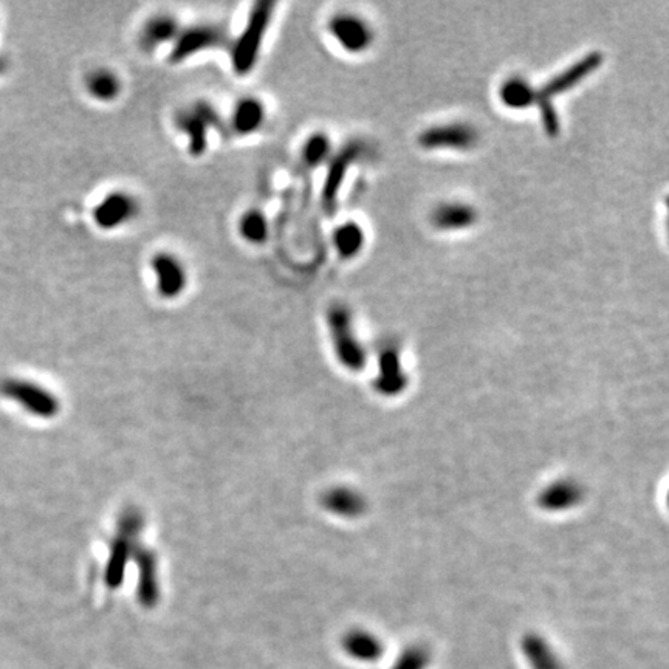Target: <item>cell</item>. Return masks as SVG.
Listing matches in <instances>:
<instances>
[{"label": "cell", "mask_w": 669, "mask_h": 669, "mask_svg": "<svg viewBox=\"0 0 669 669\" xmlns=\"http://www.w3.org/2000/svg\"><path fill=\"white\" fill-rule=\"evenodd\" d=\"M601 63H603V56L598 52L590 53L569 69H565L564 71L552 78L548 84L542 86V88L536 90L535 103L539 105L544 129L548 130V135L555 137L559 134L558 115L552 105L553 96L565 94L567 90L575 88L576 84L584 81L590 73H594L598 69Z\"/></svg>", "instance_id": "6da1fadb"}, {"label": "cell", "mask_w": 669, "mask_h": 669, "mask_svg": "<svg viewBox=\"0 0 669 669\" xmlns=\"http://www.w3.org/2000/svg\"><path fill=\"white\" fill-rule=\"evenodd\" d=\"M273 13L274 4L272 2H259L253 6L244 31L231 48V64L238 75H248L256 67Z\"/></svg>", "instance_id": "7a4b0ae2"}, {"label": "cell", "mask_w": 669, "mask_h": 669, "mask_svg": "<svg viewBox=\"0 0 669 669\" xmlns=\"http://www.w3.org/2000/svg\"><path fill=\"white\" fill-rule=\"evenodd\" d=\"M327 324L338 361L352 372L361 371L366 364V350L356 338L349 310L333 305L327 314Z\"/></svg>", "instance_id": "3957f363"}, {"label": "cell", "mask_w": 669, "mask_h": 669, "mask_svg": "<svg viewBox=\"0 0 669 669\" xmlns=\"http://www.w3.org/2000/svg\"><path fill=\"white\" fill-rule=\"evenodd\" d=\"M175 122L177 128L188 137L189 152L194 157H200L208 147L210 129L217 128L221 120L217 117V112L213 109V105L205 101H198L191 107L181 111L175 118Z\"/></svg>", "instance_id": "277c9868"}, {"label": "cell", "mask_w": 669, "mask_h": 669, "mask_svg": "<svg viewBox=\"0 0 669 669\" xmlns=\"http://www.w3.org/2000/svg\"><path fill=\"white\" fill-rule=\"evenodd\" d=\"M227 44V31L219 25H194L189 29H180V33L175 38L169 59L172 64H180L197 53L225 47Z\"/></svg>", "instance_id": "5b68a950"}, {"label": "cell", "mask_w": 669, "mask_h": 669, "mask_svg": "<svg viewBox=\"0 0 669 669\" xmlns=\"http://www.w3.org/2000/svg\"><path fill=\"white\" fill-rule=\"evenodd\" d=\"M6 396L41 419H52L59 413V400L50 390L29 381H10L5 384Z\"/></svg>", "instance_id": "8992f818"}, {"label": "cell", "mask_w": 669, "mask_h": 669, "mask_svg": "<svg viewBox=\"0 0 669 669\" xmlns=\"http://www.w3.org/2000/svg\"><path fill=\"white\" fill-rule=\"evenodd\" d=\"M329 29L333 39L349 53H361L371 47L373 31L364 19L350 13L337 14L330 19Z\"/></svg>", "instance_id": "52a82bcc"}, {"label": "cell", "mask_w": 669, "mask_h": 669, "mask_svg": "<svg viewBox=\"0 0 669 669\" xmlns=\"http://www.w3.org/2000/svg\"><path fill=\"white\" fill-rule=\"evenodd\" d=\"M138 214V202L128 192L115 191L107 194L94 210L96 227L103 230H117L134 221Z\"/></svg>", "instance_id": "ba28073f"}, {"label": "cell", "mask_w": 669, "mask_h": 669, "mask_svg": "<svg viewBox=\"0 0 669 669\" xmlns=\"http://www.w3.org/2000/svg\"><path fill=\"white\" fill-rule=\"evenodd\" d=\"M152 272L157 290L164 299L180 297L188 286V272L179 257L171 253H157L152 257Z\"/></svg>", "instance_id": "9c48e42d"}, {"label": "cell", "mask_w": 669, "mask_h": 669, "mask_svg": "<svg viewBox=\"0 0 669 669\" xmlns=\"http://www.w3.org/2000/svg\"><path fill=\"white\" fill-rule=\"evenodd\" d=\"M478 141L474 129L466 124H447L431 128L420 135V146L425 149H470Z\"/></svg>", "instance_id": "30bf717a"}, {"label": "cell", "mask_w": 669, "mask_h": 669, "mask_svg": "<svg viewBox=\"0 0 669 669\" xmlns=\"http://www.w3.org/2000/svg\"><path fill=\"white\" fill-rule=\"evenodd\" d=\"M135 563L138 567V588L137 599L145 609H154L160 599L158 586V564L155 553L151 548L138 546L134 553Z\"/></svg>", "instance_id": "8fae6325"}, {"label": "cell", "mask_w": 669, "mask_h": 669, "mask_svg": "<svg viewBox=\"0 0 669 669\" xmlns=\"http://www.w3.org/2000/svg\"><path fill=\"white\" fill-rule=\"evenodd\" d=\"M137 539L117 533L111 544V553L105 564V581L107 588L115 590L121 586L130 559L137 550Z\"/></svg>", "instance_id": "7c38bea8"}, {"label": "cell", "mask_w": 669, "mask_h": 669, "mask_svg": "<svg viewBox=\"0 0 669 669\" xmlns=\"http://www.w3.org/2000/svg\"><path fill=\"white\" fill-rule=\"evenodd\" d=\"M321 506L339 518H358L366 512V499L349 487H333L321 498Z\"/></svg>", "instance_id": "4fadbf2b"}, {"label": "cell", "mask_w": 669, "mask_h": 669, "mask_svg": "<svg viewBox=\"0 0 669 669\" xmlns=\"http://www.w3.org/2000/svg\"><path fill=\"white\" fill-rule=\"evenodd\" d=\"M582 499V487L575 481H558L548 485L538 498V504L548 512H564L578 506Z\"/></svg>", "instance_id": "5bb4252c"}, {"label": "cell", "mask_w": 669, "mask_h": 669, "mask_svg": "<svg viewBox=\"0 0 669 669\" xmlns=\"http://www.w3.org/2000/svg\"><path fill=\"white\" fill-rule=\"evenodd\" d=\"M267 111L261 99L255 96L240 98L234 105L231 128L238 135H251L263 128Z\"/></svg>", "instance_id": "9a60e30c"}, {"label": "cell", "mask_w": 669, "mask_h": 669, "mask_svg": "<svg viewBox=\"0 0 669 669\" xmlns=\"http://www.w3.org/2000/svg\"><path fill=\"white\" fill-rule=\"evenodd\" d=\"M358 152H360V149L356 146L344 147L343 151L339 152L335 157L332 166L329 169L326 187H324V192H322V202H324V208L329 214H332L333 210H337L338 192L343 185L344 174L349 169L352 162L355 160Z\"/></svg>", "instance_id": "2e32d148"}, {"label": "cell", "mask_w": 669, "mask_h": 669, "mask_svg": "<svg viewBox=\"0 0 669 669\" xmlns=\"http://www.w3.org/2000/svg\"><path fill=\"white\" fill-rule=\"evenodd\" d=\"M375 388L384 396H394L406 388V375L400 364V355L396 349H386L380 355V373Z\"/></svg>", "instance_id": "e0dca14e"}, {"label": "cell", "mask_w": 669, "mask_h": 669, "mask_svg": "<svg viewBox=\"0 0 669 669\" xmlns=\"http://www.w3.org/2000/svg\"><path fill=\"white\" fill-rule=\"evenodd\" d=\"M180 33L177 19L169 14H160L149 19L141 31V46L146 50H154L168 42H174Z\"/></svg>", "instance_id": "ac0fdd59"}, {"label": "cell", "mask_w": 669, "mask_h": 669, "mask_svg": "<svg viewBox=\"0 0 669 669\" xmlns=\"http://www.w3.org/2000/svg\"><path fill=\"white\" fill-rule=\"evenodd\" d=\"M478 219L476 211L472 206L464 204H445L440 205L434 213H432V225L439 230H465V228L474 225Z\"/></svg>", "instance_id": "d6986e66"}, {"label": "cell", "mask_w": 669, "mask_h": 669, "mask_svg": "<svg viewBox=\"0 0 669 669\" xmlns=\"http://www.w3.org/2000/svg\"><path fill=\"white\" fill-rule=\"evenodd\" d=\"M343 648L347 656L361 662L377 660L383 652V646L379 639L371 632L360 631V629L350 631L344 635Z\"/></svg>", "instance_id": "ffe728a7"}, {"label": "cell", "mask_w": 669, "mask_h": 669, "mask_svg": "<svg viewBox=\"0 0 669 669\" xmlns=\"http://www.w3.org/2000/svg\"><path fill=\"white\" fill-rule=\"evenodd\" d=\"M86 88H88V95L96 101L111 103L121 94V79L113 71L98 69L88 73Z\"/></svg>", "instance_id": "44dd1931"}, {"label": "cell", "mask_w": 669, "mask_h": 669, "mask_svg": "<svg viewBox=\"0 0 669 669\" xmlns=\"http://www.w3.org/2000/svg\"><path fill=\"white\" fill-rule=\"evenodd\" d=\"M502 103L510 109H527L535 105L536 90L521 78H512L501 88Z\"/></svg>", "instance_id": "7402d4cb"}, {"label": "cell", "mask_w": 669, "mask_h": 669, "mask_svg": "<svg viewBox=\"0 0 669 669\" xmlns=\"http://www.w3.org/2000/svg\"><path fill=\"white\" fill-rule=\"evenodd\" d=\"M364 244V233L356 223L349 222L337 228L333 233V245L343 257H354L360 253Z\"/></svg>", "instance_id": "603a6c76"}, {"label": "cell", "mask_w": 669, "mask_h": 669, "mask_svg": "<svg viewBox=\"0 0 669 669\" xmlns=\"http://www.w3.org/2000/svg\"><path fill=\"white\" fill-rule=\"evenodd\" d=\"M239 233L247 242L253 245L263 244L268 239L270 227L263 211H247L239 222Z\"/></svg>", "instance_id": "cb8c5ba5"}, {"label": "cell", "mask_w": 669, "mask_h": 669, "mask_svg": "<svg viewBox=\"0 0 669 669\" xmlns=\"http://www.w3.org/2000/svg\"><path fill=\"white\" fill-rule=\"evenodd\" d=\"M332 151L330 140L324 134H314L303 146V162L309 168H318L324 163Z\"/></svg>", "instance_id": "d4e9b609"}, {"label": "cell", "mask_w": 669, "mask_h": 669, "mask_svg": "<svg viewBox=\"0 0 669 669\" xmlns=\"http://www.w3.org/2000/svg\"><path fill=\"white\" fill-rule=\"evenodd\" d=\"M525 654L535 669H558L556 658L548 643L538 637H529L524 641Z\"/></svg>", "instance_id": "484cf974"}, {"label": "cell", "mask_w": 669, "mask_h": 669, "mask_svg": "<svg viewBox=\"0 0 669 669\" xmlns=\"http://www.w3.org/2000/svg\"><path fill=\"white\" fill-rule=\"evenodd\" d=\"M145 527V516L143 513L135 508V506H129L124 512L121 513V516L118 519V533L121 535L129 536L132 539H138V536L141 535Z\"/></svg>", "instance_id": "4316f807"}, {"label": "cell", "mask_w": 669, "mask_h": 669, "mask_svg": "<svg viewBox=\"0 0 669 669\" xmlns=\"http://www.w3.org/2000/svg\"><path fill=\"white\" fill-rule=\"evenodd\" d=\"M426 660H428V656L423 649H417V648L407 649L396 669H422L425 666Z\"/></svg>", "instance_id": "83f0119b"}]
</instances>
